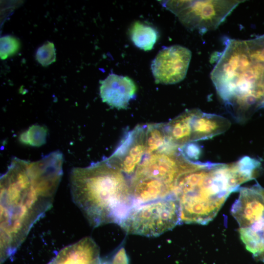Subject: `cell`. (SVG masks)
<instances>
[{"label": "cell", "mask_w": 264, "mask_h": 264, "mask_svg": "<svg viewBox=\"0 0 264 264\" xmlns=\"http://www.w3.org/2000/svg\"><path fill=\"white\" fill-rule=\"evenodd\" d=\"M21 44L19 40L11 35L1 37L0 40V56L2 60L7 59L19 50Z\"/></svg>", "instance_id": "5bb4252c"}, {"label": "cell", "mask_w": 264, "mask_h": 264, "mask_svg": "<svg viewBox=\"0 0 264 264\" xmlns=\"http://www.w3.org/2000/svg\"><path fill=\"white\" fill-rule=\"evenodd\" d=\"M45 132L44 128L33 126L22 134L21 139L32 145H41L44 142Z\"/></svg>", "instance_id": "2e32d148"}, {"label": "cell", "mask_w": 264, "mask_h": 264, "mask_svg": "<svg viewBox=\"0 0 264 264\" xmlns=\"http://www.w3.org/2000/svg\"><path fill=\"white\" fill-rule=\"evenodd\" d=\"M145 155L177 148L173 146L169 140L166 124H148L145 130Z\"/></svg>", "instance_id": "7c38bea8"}, {"label": "cell", "mask_w": 264, "mask_h": 264, "mask_svg": "<svg viewBox=\"0 0 264 264\" xmlns=\"http://www.w3.org/2000/svg\"><path fill=\"white\" fill-rule=\"evenodd\" d=\"M69 186L73 202L93 228L119 225L132 207L129 178L108 158L73 168Z\"/></svg>", "instance_id": "3957f363"}, {"label": "cell", "mask_w": 264, "mask_h": 264, "mask_svg": "<svg viewBox=\"0 0 264 264\" xmlns=\"http://www.w3.org/2000/svg\"><path fill=\"white\" fill-rule=\"evenodd\" d=\"M36 59L43 66H46L56 61V50L53 43L47 41L38 48Z\"/></svg>", "instance_id": "9a60e30c"}, {"label": "cell", "mask_w": 264, "mask_h": 264, "mask_svg": "<svg viewBox=\"0 0 264 264\" xmlns=\"http://www.w3.org/2000/svg\"><path fill=\"white\" fill-rule=\"evenodd\" d=\"M242 0H169L164 6L187 28L204 34L215 30Z\"/></svg>", "instance_id": "5b68a950"}, {"label": "cell", "mask_w": 264, "mask_h": 264, "mask_svg": "<svg viewBox=\"0 0 264 264\" xmlns=\"http://www.w3.org/2000/svg\"><path fill=\"white\" fill-rule=\"evenodd\" d=\"M145 130L146 126L139 125L128 132L114 152L108 158L130 179L145 154Z\"/></svg>", "instance_id": "52a82bcc"}, {"label": "cell", "mask_w": 264, "mask_h": 264, "mask_svg": "<svg viewBox=\"0 0 264 264\" xmlns=\"http://www.w3.org/2000/svg\"><path fill=\"white\" fill-rule=\"evenodd\" d=\"M47 264H101L99 248L87 237L62 249Z\"/></svg>", "instance_id": "9c48e42d"}, {"label": "cell", "mask_w": 264, "mask_h": 264, "mask_svg": "<svg viewBox=\"0 0 264 264\" xmlns=\"http://www.w3.org/2000/svg\"><path fill=\"white\" fill-rule=\"evenodd\" d=\"M180 224L175 196L133 206L119 225L127 233L157 237Z\"/></svg>", "instance_id": "277c9868"}, {"label": "cell", "mask_w": 264, "mask_h": 264, "mask_svg": "<svg viewBox=\"0 0 264 264\" xmlns=\"http://www.w3.org/2000/svg\"><path fill=\"white\" fill-rule=\"evenodd\" d=\"M192 53L187 48L174 45L160 50L153 61L151 68L156 84H174L186 77Z\"/></svg>", "instance_id": "8992f818"}, {"label": "cell", "mask_w": 264, "mask_h": 264, "mask_svg": "<svg viewBox=\"0 0 264 264\" xmlns=\"http://www.w3.org/2000/svg\"><path fill=\"white\" fill-rule=\"evenodd\" d=\"M130 34L134 45L145 51L151 50L158 39L156 29L139 22L133 24Z\"/></svg>", "instance_id": "4fadbf2b"}, {"label": "cell", "mask_w": 264, "mask_h": 264, "mask_svg": "<svg viewBox=\"0 0 264 264\" xmlns=\"http://www.w3.org/2000/svg\"><path fill=\"white\" fill-rule=\"evenodd\" d=\"M100 83V94L103 102L117 109L127 108L136 93L135 83L128 76L110 73Z\"/></svg>", "instance_id": "ba28073f"}, {"label": "cell", "mask_w": 264, "mask_h": 264, "mask_svg": "<svg viewBox=\"0 0 264 264\" xmlns=\"http://www.w3.org/2000/svg\"><path fill=\"white\" fill-rule=\"evenodd\" d=\"M230 122L215 114L207 113L194 109L192 120L191 142L208 139L228 130Z\"/></svg>", "instance_id": "30bf717a"}, {"label": "cell", "mask_w": 264, "mask_h": 264, "mask_svg": "<svg viewBox=\"0 0 264 264\" xmlns=\"http://www.w3.org/2000/svg\"><path fill=\"white\" fill-rule=\"evenodd\" d=\"M63 159L59 151L34 162L15 157L1 176V264L13 257L33 225L51 208Z\"/></svg>", "instance_id": "6da1fadb"}, {"label": "cell", "mask_w": 264, "mask_h": 264, "mask_svg": "<svg viewBox=\"0 0 264 264\" xmlns=\"http://www.w3.org/2000/svg\"><path fill=\"white\" fill-rule=\"evenodd\" d=\"M101 264H129V258L124 247H119L111 255L101 260Z\"/></svg>", "instance_id": "e0dca14e"}, {"label": "cell", "mask_w": 264, "mask_h": 264, "mask_svg": "<svg viewBox=\"0 0 264 264\" xmlns=\"http://www.w3.org/2000/svg\"><path fill=\"white\" fill-rule=\"evenodd\" d=\"M258 161L249 156L230 164L197 162L176 180L174 196L180 209V223L207 224L229 195L255 178Z\"/></svg>", "instance_id": "7a4b0ae2"}, {"label": "cell", "mask_w": 264, "mask_h": 264, "mask_svg": "<svg viewBox=\"0 0 264 264\" xmlns=\"http://www.w3.org/2000/svg\"><path fill=\"white\" fill-rule=\"evenodd\" d=\"M194 109L187 110L166 124L171 144L177 148L191 142L192 120Z\"/></svg>", "instance_id": "8fae6325"}]
</instances>
